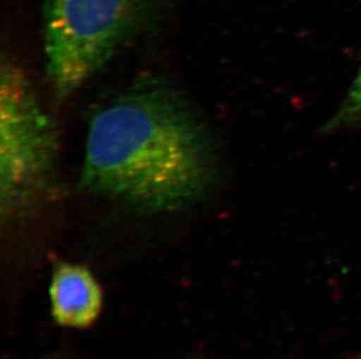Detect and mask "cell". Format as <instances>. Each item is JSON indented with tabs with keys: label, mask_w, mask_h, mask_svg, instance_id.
<instances>
[{
	"label": "cell",
	"mask_w": 361,
	"mask_h": 359,
	"mask_svg": "<svg viewBox=\"0 0 361 359\" xmlns=\"http://www.w3.org/2000/svg\"><path fill=\"white\" fill-rule=\"evenodd\" d=\"M361 129V67L337 112L324 126V132Z\"/></svg>",
	"instance_id": "cell-5"
},
{
	"label": "cell",
	"mask_w": 361,
	"mask_h": 359,
	"mask_svg": "<svg viewBox=\"0 0 361 359\" xmlns=\"http://www.w3.org/2000/svg\"><path fill=\"white\" fill-rule=\"evenodd\" d=\"M51 314L69 328L92 325L102 309V291L92 273L80 265L59 264L51 277Z\"/></svg>",
	"instance_id": "cell-4"
},
{
	"label": "cell",
	"mask_w": 361,
	"mask_h": 359,
	"mask_svg": "<svg viewBox=\"0 0 361 359\" xmlns=\"http://www.w3.org/2000/svg\"><path fill=\"white\" fill-rule=\"evenodd\" d=\"M147 0H49L44 10L46 76L66 99L101 72L140 27Z\"/></svg>",
	"instance_id": "cell-2"
},
{
	"label": "cell",
	"mask_w": 361,
	"mask_h": 359,
	"mask_svg": "<svg viewBox=\"0 0 361 359\" xmlns=\"http://www.w3.org/2000/svg\"><path fill=\"white\" fill-rule=\"evenodd\" d=\"M220 180L214 140L184 96L143 78L89 122L80 187L147 214L183 210Z\"/></svg>",
	"instance_id": "cell-1"
},
{
	"label": "cell",
	"mask_w": 361,
	"mask_h": 359,
	"mask_svg": "<svg viewBox=\"0 0 361 359\" xmlns=\"http://www.w3.org/2000/svg\"><path fill=\"white\" fill-rule=\"evenodd\" d=\"M58 140L26 75L11 62L0 74V210L3 218L31 207L54 172Z\"/></svg>",
	"instance_id": "cell-3"
}]
</instances>
